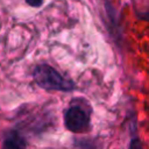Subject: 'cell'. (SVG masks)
I'll return each mask as SVG.
<instances>
[{"instance_id": "obj_1", "label": "cell", "mask_w": 149, "mask_h": 149, "mask_svg": "<svg viewBox=\"0 0 149 149\" xmlns=\"http://www.w3.org/2000/svg\"><path fill=\"white\" fill-rule=\"evenodd\" d=\"M36 84L44 90L70 92L74 90V84L70 79L63 77L55 68L48 64H40L33 72Z\"/></svg>"}, {"instance_id": "obj_2", "label": "cell", "mask_w": 149, "mask_h": 149, "mask_svg": "<svg viewBox=\"0 0 149 149\" xmlns=\"http://www.w3.org/2000/svg\"><path fill=\"white\" fill-rule=\"evenodd\" d=\"M64 125L73 133H83L90 126V112L81 106L71 105L64 112Z\"/></svg>"}, {"instance_id": "obj_3", "label": "cell", "mask_w": 149, "mask_h": 149, "mask_svg": "<svg viewBox=\"0 0 149 149\" xmlns=\"http://www.w3.org/2000/svg\"><path fill=\"white\" fill-rule=\"evenodd\" d=\"M1 149H26V143L17 132L10 130L2 141Z\"/></svg>"}, {"instance_id": "obj_4", "label": "cell", "mask_w": 149, "mask_h": 149, "mask_svg": "<svg viewBox=\"0 0 149 149\" xmlns=\"http://www.w3.org/2000/svg\"><path fill=\"white\" fill-rule=\"evenodd\" d=\"M134 9L137 17L149 21V0H134Z\"/></svg>"}, {"instance_id": "obj_5", "label": "cell", "mask_w": 149, "mask_h": 149, "mask_svg": "<svg viewBox=\"0 0 149 149\" xmlns=\"http://www.w3.org/2000/svg\"><path fill=\"white\" fill-rule=\"evenodd\" d=\"M128 149H142V146H141V142L137 137H133L130 143H129V147Z\"/></svg>"}, {"instance_id": "obj_6", "label": "cell", "mask_w": 149, "mask_h": 149, "mask_svg": "<svg viewBox=\"0 0 149 149\" xmlns=\"http://www.w3.org/2000/svg\"><path fill=\"white\" fill-rule=\"evenodd\" d=\"M24 1L31 7H40L43 2V0H24Z\"/></svg>"}]
</instances>
